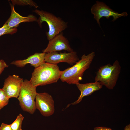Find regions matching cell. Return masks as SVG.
<instances>
[{
  "label": "cell",
  "mask_w": 130,
  "mask_h": 130,
  "mask_svg": "<svg viewBox=\"0 0 130 130\" xmlns=\"http://www.w3.org/2000/svg\"><path fill=\"white\" fill-rule=\"evenodd\" d=\"M61 72L57 65L45 62L35 68L29 81L36 87L56 83L60 78Z\"/></svg>",
  "instance_id": "obj_1"
},
{
  "label": "cell",
  "mask_w": 130,
  "mask_h": 130,
  "mask_svg": "<svg viewBox=\"0 0 130 130\" xmlns=\"http://www.w3.org/2000/svg\"><path fill=\"white\" fill-rule=\"evenodd\" d=\"M93 52L87 55H83L80 59L72 67L61 71L60 79L69 84H75L82 80L84 72L90 67L95 56Z\"/></svg>",
  "instance_id": "obj_2"
},
{
  "label": "cell",
  "mask_w": 130,
  "mask_h": 130,
  "mask_svg": "<svg viewBox=\"0 0 130 130\" xmlns=\"http://www.w3.org/2000/svg\"><path fill=\"white\" fill-rule=\"evenodd\" d=\"M34 12L39 16L37 22L40 26H41L43 22H46L48 25L49 31L46 34L49 41L68 27L67 22L52 13L38 9L35 10Z\"/></svg>",
  "instance_id": "obj_3"
},
{
  "label": "cell",
  "mask_w": 130,
  "mask_h": 130,
  "mask_svg": "<svg viewBox=\"0 0 130 130\" xmlns=\"http://www.w3.org/2000/svg\"><path fill=\"white\" fill-rule=\"evenodd\" d=\"M121 70L120 63L117 60L112 65L108 64L101 66L96 73L95 82L112 89L116 85Z\"/></svg>",
  "instance_id": "obj_4"
},
{
  "label": "cell",
  "mask_w": 130,
  "mask_h": 130,
  "mask_svg": "<svg viewBox=\"0 0 130 130\" xmlns=\"http://www.w3.org/2000/svg\"><path fill=\"white\" fill-rule=\"evenodd\" d=\"M36 87L33 86L29 81L25 80L18 98L21 109L32 114L34 113L36 109L35 99L37 93Z\"/></svg>",
  "instance_id": "obj_5"
},
{
  "label": "cell",
  "mask_w": 130,
  "mask_h": 130,
  "mask_svg": "<svg viewBox=\"0 0 130 130\" xmlns=\"http://www.w3.org/2000/svg\"><path fill=\"white\" fill-rule=\"evenodd\" d=\"M91 12L94 15V19L100 26V20L103 17L109 19L110 17L112 16L113 19L111 21H114L119 17L122 16L126 17L128 15L126 12L119 13L113 11L104 3L97 1L92 7Z\"/></svg>",
  "instance_id": "obj_6"
},
{
  "label": "cell",
  "mask_w": 130,
  "mask_h": 130,
  "mask_svg": "<svg viewBox=\"0 0 130 130\" xmlns=\"http://www.w3.org/2000/svg\"><path fill=\"white\" fill-rule=\"evenodd\" d=\"M35 99L36 108L43 116L48 117L54 114V101L51 95L46 92L37 93Z\"/></svg>",
  "instance_id": "obj_7"
},
{
  "label": "cell",
  "mask_w": 130,
  "mask_h": 130,
  "mask_svg": "<svg viewBox=\"0 0 130 130\" xmlns=\"http://www.w3.org/2000/svg\"><path fill=\"white\" fill-rule=\"evenodd\" d=\"M77 52L73 51L68 53L54 52L46 53L45 62L57 65L61 62H65L73 65L79 60Z\"/></svg>",
  "instance_id": "obj_8"
},
{
  "label": "cell",
  "mask_w": 130,
  "mask_h": 130,
  "mask_svg": "<svg viewBox=\"0 0 130 130\" xmlns=\"http://www.w3.org/2000/svg\"><path fill=\"white\" fill-rule=\"evenodd\" d=\"M23 81V78L18 75H9L5 79L2 89L9 98H17Z\"/></svg>",
  "instance_id": "obj_9"
},
{
  "label": "cell",
  "mask_w": 130,
  "mask_h": 130,
  "mask_svg": "<svg viewBox=\"0 0 130 130\" xmlns=\"http://www.w3.org/2000/svg\"><path fill=\"white\" fill-rule=\"evenodd\" d=\"M65 50L68 52L74 51L68 39L61 32L49 41L46 48L43 51L45 53Z\"/></svg>",
  "instance_id": "obj_10"
},
{
  "label": "cell",
  "mask_w": 130,
  "mask_h": 130,
  "mask_svg": "<svg viewBox=\"0 0 130 130\" xmlns=\"http://www.w3.org/2000/svg\"><path fill=\"white\" fill-rule=\"evenodd\" d=\"M11 9V13L10 17L4 24L9 28H16L19 24L22 22H38L37 17L32 14H30L27 17L20 15L15 11L14 6L10 3Z\"/></svg>",
  "instance_id": "obj_11"
},
{
  "label": "cell",
  "mask_w": 130,
  "mask_h": 130,
  "mask_svg": "<svg viewBox=\"0 0 130 130\" xmlns=\"http://www.w3.org/2000/svg\"><path fill=\"white\" fill-rule=\"evenodd\" d=\"M76 85L80 91L81 94L77 100L68 104L66 108L71 105H74L79 103L81 101L84 97L89 96L95 91L100 90L103 86L99 82H96L86 84L79 83Z\"/></svg>",
  "instance_id": "obj_12"
},
{
  "label": "cell",
  "mask_w": 130,
  "mask_h": 130,
  "mask_svg": "<svg viewBox=\"0 0 130 130\" xmlns=\"http://www.w3.org/2000/svg\"><path fill=\"white\" fill-rule=\"evenodd\" d=\"M46 54V53L44 52L36 53L26 59L14 61L12 62L10 64L18 67H23L27 64H30L35 68H36L45 62V59Z\"/></svg>",
  "instance_id": "obj_13"
},
{
  "label": "cell",
  "mask_w": 130,
  "mask_h": 130,
  "mask_svg": "<svg viewBox=\"0 0 130 130\" xmlns=\"http://www.w3.org/2000/svg\"><path fill=\"white\" fill-rule=\"evenodd\" d=\"M24 117L20 114L17 116L16 120L11 124V127L12 130H22L21 126Z\"/></svg>",
  "instance_id": "obj_14"
},
{
  "label": "cell",
  "mask_w": 130,
  "mask_h": 130,
  "mask_svg": "<svg viewBox=\"0 0 130 130\" xmlns=\"http://www.w3.org/2000/svg\"><path fill=\"white\" fill-rule=\"evenodd\" d=\"M9 99L2 88L0 89V110L8 104Z\"/></svg>",
  "instance_id": "obj_15"
},
{
  "label": "cell",
  "mask_w": 130,
  "mask_h": 130,
  "mask_svg": "<svg viewBox=\"0 0 130 130\" xmlns=\"http://www.w3.org/2000/svg\"><path fill=\"white\" fill-rule=\"evenodd\" d=\"M13 6L16 4L19 5H29L31 6H34L36 8L38 6L36 3L32 0H11Z\"/></svg>",
  "instance_id": "obj_16"
},
{
  "label": "cell",
  "mask_w": 130,
  "mask_h": 130,
  "mask_svg": "<svg viewBox=\"0 0 130 130\" xmlns=\"http://www.w3.org/2000/svg\"><path fill=\"white\" fill-rule=\"evenodd\" d=\"M17 28H10L4 24L0 28V36L6 34H13L17 32Z\"/></svg>",
  "instance_id": "obj_17"
},
{
  "label": "cell",
  "mask_w": 130,
  "mask_h": 130,
  "mask_svg": "<svg viewBox=\"0 0 130 130\" xmlns=\"http://www.w3.org/2000/svg\"><path fill=\"white\" fill-rule=\"evenodd\" d=\"M5 61L3 59L0 60V75L3 71L5 68L8 67Z\"/></svg>",
  "instance_id": "obj_18"
},
{
  "label": "cell",
  "mask_w": 130,
  "mask_h": 130,
  "mask_svg": "<svg viewBox=\"0 0 130 130\" xmlns=\"http://www.w3.org/2000/svg\"><path fill=\"white\" fill-rule=\"evenodd\" d=\"M0 130H12L10 124H6L2 123L0 127Z\"/></svg>",
  "instance_id": "obj_19"
},
{
  "label": "cell",
  "mask_w": 130,
  "mask_h": 130,
  "mask_svg": "<svg viewBox=\"0 0 130 130\" xmlns=\"http://www.w3.org/2000/svg\"><path fill=\"white\" fill-rule=\"evenodd\" d=\"M94 130H112L110 128L104 127H95Z\"/></svg>",
  "instance_id": "obj_20"
},
{
  "label": "cell",
  "mask_w": 130,
  "mask_h": 130,
  "mask_svg": "<svg viewBox=\"0 0 130 130\" xmlns=\"http://www.w3.org/2000/svg\"><path fill=\"white\" fill-rule=\"evenodd\" d=\"M124 130H130V124L126 125L125 127Z\"/></svg>",
  "instance_id": "obj_21"
}]
</instances>
